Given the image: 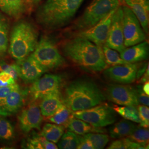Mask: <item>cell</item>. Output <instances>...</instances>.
<instances>
[{"label": "cell", "mask_w": 149, "mask_h": 149, "mask_svg": "<svg viewBox=\"0 0 149 149\" xmlns=\"http://www.w3.org/2000/svg\"><path fill=\"white\" fill-rule=\"evenodd\" d=\"M72 116V111L64 103L54 114L48 117V120L54 124L66 126Z\"/></svg>", "instance_id": "cell-24"}, {"label": "cell", "mask_w": 149, "mask_h": 149, "mask_svg": "<svg viewBox=\"0 0 149 149\" xmlns=\"http://www.w3.org/2000/svg\"><path fill=\"white\" fill-rule=\"evenodd\" d=\"M18 75L27 83H33L39 79L47 70L29 55L25 59L17 61Z\"/></svg>", "instance_id": "cell-15"}, {"label": "cell", "mask_w": 149, "mask_h": 149, "mask_svg": "<svg viewBox=\"0 0 149 149\" xmlns=\"http://www.w3.org/2000/svg\"><path fill=\"white\" fill-rule=\"evenodd\" d=\"M139 117L140 125L143 128H148L149 126V109L148 106L138 105Z\"/></svg>", "instance_id": "cell-33"}, {"label": "cell", "mask_w": 149, "mask_h": 149, "mask_svg": "<svg viewBox=\"0 0 149 149\" xmlns=\"http://www.w3.org/2000/svg\"><path fill=\"white\" fill-rule=\"evenodd\" d=\"M18 119L22 131L28 133L33 129H40L43 116L40 108L36 104L32 103L22 111Z\"/></svg>", "instance_id": "cell-14"}, {"label": "cell", "mask_w": 149, "mask_h": 149, "mask_svg": "<svg viewBox=\"0 0 149 149\" xmlns=\"http://www.w3.org/2000/svg\"><path fill=\"white\" fill-rule=\"evenodd\" d=\"M8 45V27L3 18L0 16V53H5Z\"/></svg>", "instance_id": "cell-32"}, {"label": "cell", "mask_w": 149, "mask_h": 149, "mask_svg": "<svg viewBox=\"0 0 149 149\" xmlns=\"http://www.w3.org/2000/svg\"><path fill=\"white\" fill-rule=\"evenodd\" d=\"M84 0H47L37 12L39 24L48 29L63 27L71 20Z\"/></svg>", "instance_id": "cell-3"}, {"label": "cell", "mask_w": 149, "mask_h": 149, "mask_svg": "<svg viewBox=\"0 0 149 149\" xmlns=\"http://www.w3.org/2000/svg\"><path fill=\"white\" fill-rule=\"evenodd\" d=\"M31 55L47 71L57 69L65 63L56 44L47 37L40 39Z\"/></svg>", "instance_id": "cell-6"}, {"label": "cell", "mask_w": 149, "mask_h": 149, "mask_svg": "<svg viewBox=\"0 0 149 149\" xmlns=\"http://www.w3.org/2000/svg\"><path fill=\"white\" fill-rule=\"evenodd\" d=\"M108 100L123 106L136 107L139 104L136 89L129 86L110 85L107 88Z\"/></svg>", "instance_id": "cell-10"}, {"label": "cell", "mask_w": 149, "mask_h": 149, "mask_svg": "<svg viewBox=\"0 0 149 149\" xmlns=\"http://www.w3.org/2000/svg\"><path fill=\"white\" fill-rule=\"evenodd\" d=\"M128 139L140 144L146 149H149V131L148 128H136L132 133L127 136Z\"/></svg>", "instance_id": "cell-27"}, {"label": "cell", "mask_w": 149, "mask_h": 149, "mask_svg": "<svg viewBox=\"0 0 149 149\" xmlns=\"http://www.w3.org/2000/svg\"><path fill=\"white\" fill-rule=\"evenodd\" d=\"M149 65L147 67V69L146 70V71H145V72L144 73V74L142 75V76L141 77V78L140 79V80L139 81L140 83L141 84H143L145 83V82L149 81Z\"/></svg>", "instance_id": "cell-41"}, {"label": "cell", "mask_w": 149, "mask_h": 149, "mask_svg": "<svg viewBox=\"0 0 149 149\" xmlns=\"http://www.w3.org/2000/svg\"><path fill=\"white\" fill-rule=\"evenodd\" d=\"M136 128L137 126L134 123L124 119L116 123L110 128V136L112 138H122L129 136Z\"/></svg>", "instance_id": "cell-22"}, {"label": "cell", "mask_w": 149, "mask_h": 149, "mask_svg": "<svg viewBox=\"0 0 149 149\" xmlns=\"http://www.w3.org/2000/svg\"><path fill=\"white\" fill-rule=\"evenodd\" d=\"M129 48H125L120 53V57L128 63H135L143 61L149 56V43L144 41Z\"/></svg>", "instance_id": "cell-18"}, {"label": "cell", "mask_w": 149, "mask_h": 149, "mask_svg": "<svg viewBox=\"0 0 149 149\" xmlns=\"http://www.w3.org/2000/svg\"><path fill=\"white\" fill-rule=\"evenodd\" d=\"M106 100V97L93 81L79 79L66 88L64 103L74 112L96 106Z\"/></svg>", "instance_id": "cell-2"}, {"label": "cell", "mask_w": 149, "mask_h": 149, "mask_svg": "<svg viewBox=\"0 0 149 149\" xmlns=\"http://www.w3.org/2000/svg\"><path fill=\"white\" fill-rule=\"evenodd\" d=\"M122 8L125 46L129 47L144 42L146 39V35L138 18L127 6Z\"/></svg>", "instance_id": "cell-8"}, {"label": "cell", "mask_w": 149, "mask_h": 149, "mask_svg": "<svg viewBox=\"0 0 149 149\" xmlns=\"http://www.w3.org/2000/svg\"><path fill=\"white\" fill-rule=\"evenodd\" d=\"M104 45L120 53L127 48L124 43L122 6H119L113 13L108 37Z\"/></svg>", "instance_id": "cell-9"}, {"label": "cell", "mask_w": 149, "mask_h": 149, "mask_svg": "<svg viewBox=\"0 0 149 149\" xmlns=\"http://www.w3.org/2000/svg\"><path fill=\"white\" fill-rule=\"evenodd\" d=\"M64 55L81 68L93 72L103 71L108 66L102 48L77 36L62 44Z\"/></svg>", "instance_id": "cell-1"}, {"label": "cell", "mask_w": 149, "mask_h": 149, "mask_svg": "<svg viewBox=\"0 0 149 149\" xmlns=\"http://www.w3.org/2000/svg\"><path fill=\"white\" fill-rule=\"evenodd\" d=\"M61 77L55 74H46L33 82L29 93L34 100L42 99L44 96L60 91Z\"/></svg>", "instance_id": "cell-12"}, {"label": "cell", "mask_w": 149, "mask_h": 149, "mask_svg": "<svg viewBox=\"0 0 149 149\" xmlns=\"http://www.w3.org/2000/svg\"><path fill=\"white\" fill-rule=\"evenodd\" d=\"M148 65H149V64H145L143 65L141 67H140V68L138 67V70H137V72H136V79H140L142 76V75L144 74Z\"/></svg>", "instance_id": "cell-40"}, {"label": "cell", "mask_w": 149, "mask_h": 149, "mask_svg": "<svg viewBox=\"0 0 149 149\" xmlns=\"http://www.w3.org/2000/svg\"><path fill=\"white\" fill-rule=\"evenodd\" d=\"M64 103L60 91L44 96L40 104L42 116L47 118L52 116Z\"/></svg>", "instance_id": "cell-19"}, {"label": "cell", "mask_w": 149, "mask_h": 149, "mask_svg": "<svg viewBox=\"0 0 149 149\" xmlns=\"http://www.w3.org/2000/svg\"><path fill=\"white\" fill-rule=\"evenodd\" d=\"M119 5V0H93L75 22L74 29L82 31L93 26Z\"/></svg>", "instance_id": "cell-5"}, {"label": "cell", "mask_w": 149, "mask_h": 149, "mask_svg": "<svg viewBox=\"0 0 149 149\" xmlns=\"http://www.w3.org/2000/svg\"><path fill=\"white\" fill-rule=\"evenodd\" d=\"M113 109L125 119L135 123L140 122L138 111L136 107L132 106H114Z\"/></svg>", "instance_id": "cell-29"}, {"label": "cell", "mask_w": 149, "mask_h": 149, "mask_svg": "<svg viewBox=\"0 0 149 149\" xmlns=\"http://www.w3.org/2000/svg\"><path fill=\"white\" fill-rule=\"evenodd\" d=\"M79 144L77 149H93V146L91 144L90 141L86 138L84 135H78Z\"/></svg>", "instance_id": "cell-37"}, {"label": "cell", "mask_w": 149, "mask_h": 149, "mask_svg": "<svg viewBox=\"0 0 149 149\" xmlns=\"http://www.w3.org/2000/svg\"><path fill=\"white\" fill-rule=\"evenodd\" d=\"M27 149H58V146L40 135H34L28 139L26 145Z\"/></svg>", "instance_id": "cell-25"}, {"label": "cell", "mask_w": 149, "mask_h": 149, "mask_svg": "<svg viewBox=\"0 0 149 149\" xmlns=\"http://www.w3.org/2000/svg\"><path fill=\"white\" fill-rule=\"evenodd\" d=\"M63 125L56 124L47 123L43 127L40 135L49 141L53 143H58L60 139L64 132Z\"/></svg>", "instance_id": "cell-23"}, {"label": "cell", "mask_w": 149, "mask_h": 149, "mask_svg": "<svg viewBox=\"0 0 149 149\" xmlns=\"http://www.w3.org/2000/svg\"><path fill=\"white\" fill-rule=\"evenodd\" d=\"M42 0H25V2L31 5H37Z\"/></svg>", "instance_id": "cell-43"}, {"label": "cell", "mask_w": 149, "mask_h": 149, "mask_svg": "<svg viewBox=\"0 0 149 149\" xmlns=\"http://www.w3.org/2000/svg\"><path fill=\"white\" fill-rule=\"evenodd\" d=\"M119 2H120H120H123L124 0H119Z\"/></svg>", "instance_id": "cell-44"}, {"label": "cell", "mask_w": 149, "mask_h": 149, "mask_svg": "<svg viewBox=\"0 0 149 149\" xmlns=\"http://www.w3.org/2000/svg\"><path fill=\"white\" fill-rule=\"evenodd\" d=\"M18 85L15 84L11 85L0 87V116H3V108L6 98L12 91L16 88Z\"/></svg>", "instance_id": "cell-34"}, {"label": "cell", "mask_w": 149, "mask_h": 149, "mask_svg": "<svg viewBox=\"0 0 149 149\" xmlns=\"http://www.w3.org/2000/svg\"><path fill=\"white\" fill-rule=\"evenodd\" d=\"M124 141L125 142L127 149H146L143 145L135 143L129 139L125 138Z\"/></svg>", "instance_id": "cell-39"}, {"label": "cell", "mask_w": 149, "mask_h": 149, "mask_svg": "<svg viewBox=\"0 0 149 149\" xmlns=\"http://www.w3.org/2000/svg\"><path fill=\"white\" fill-rule=\"evenodd\" d=\"M83 135L90 141L94 149L104 148L109 140L107 135L101 133H90Z\"/></svg>", "instance_id": "cell-30"}, {"label": "cell", "mask_w": 149, "mask_h": 149, "mask_svg": "<svg viewBox=\"0 0 149 149\" xmlns=\"http://www.w3.org/2000/svg\"><path fill=\"white\" fill-rule=\"evenodd\" d=\"M73 117L81 119L95 127L103 128L114 124L116 112L106 103H101L88 109L72 113Z\"/></svg>", "instance_id": "cell-7"}, {"label": "cell", "mask_w": 149, "mask_h": 149, "mask_svg": "<svg viewBox=\"0 0 149 149\" xmlns=\"http://www.w3.org/2000/svg\"><path fill=\"white\" fill-rule=\"evenodd\" d=\"M15 137L14 128L8 120L0 117V139L11 140Z\"/></svg>", "instance_id": "cell-31"}, {"label": "cell", "mask_w": 149, "mask_h": 149, "mask_svg": "<svg viewBox=\"0 0 149 149\" xmlns=\"http://www.w3.org/2000/svg\"><path fill=\"white\" fill-rule=\"evenodd\" d=\"M123 2L136 16L144 32L148 33L149 0H124Z\"/></svg>", "instance_id": "cell-16"}, {"label": "cell", "mask_w": 149, "mask_h": 149, "mask_svg": "<svg viewBox=\"0 0 149 149\" xmlns=\"http://www.w3.org/2000/svg\"><path fill=\"white\" fill-rule=\"evenodd\" d=\"M136 91L139 103L142 104V105L149 107V95H147L143 91L142 86H138L136 88Z\"/></svg>", "instance_id": "cell-36"}, {"label": "cell", "mask_w": 149, "mask_h": 149, "mask_svg": "<svg viewBox=\"0 0 149 149\" xmlns=\"http://www.w3.org/2000/svg\"><path fill=\"white\" fill-rule=\"evenodd\" d=\"M38 33L31 23L21 21L13 28L10 42V53L17 61L25 59L37 45Z\"/></svg>", "instance_id": "cell-4"}, {"label": "cell", "mask_w": 149, "mask_h": 149, "mask_svg": "<svg viewBox=\"0 0 149 149\" xmlns=\"http://www.w3.org/2000/svg\"><path fill=\"white\" fill-rule=\"evenodd\" d=\"M26 95V91L19 86L12 91L6 98L3 117L13 115L18 112L23 105Z\"/></svg>", "instance_id": "cell-17"}, {"label": "cell", "mask_w": 149, "mask_h": 149, "mask_svg": "<svg viewBox=\"0 0 149 149\" xmlns=\"http://www.w3.org/2000/svg\"><path fill=\"white\" fill-rule=\"evenodd\" d=\"M142 88L143 90L144 91V92L147 95H149V81H146L145 82L144 85L142 86Z\"/></svg>", "instance_id": "cell-42"}, {"label": "cell", "mask_w": 149, "mask_h": 149, "mask_svg": "<svg viewBox=\"0 0 149 149\" xmlns=\"http://www.w3.org/2000/svg\"><path fill=\"white\" fill-rule=\"evenodd\" d=\"M108 149H127L124 139H119L113 141L108 148Z\"/></svg>", "instance_id": "cell-38"}, {"label": "cell", "mask_w": 149, "mask_h": 149, "mask_svg": "<svg viewBox=\"0 0 149 149\" xmlns=\"http://www.w3.org/2000/svg\"><path fill=\"white\" fill-rule=\"evenodd\" d=\"M66 126L70 131L79 135H83L90 133H103L105 132V130L102 128L95 127L90 124L73 116L70 119Z\"/></svg>", "instance_id": "cell-20"}, {"label": "cell", "mask_w": 149, "mask_h": 149, "mask_svg": "<svg viewBox=\"0 0 149 149\" xmlns=\"http://www.w3.org/2000/svg\"><path fill=\"white\" fill-rule=\"evenodd\" d=\"M0 72H6L11 74L15 80L19 77L18 70L17 64H8L0 61Z\"/></svg>", "instance_id": "cell-35"}, {"label": "cell", "mask_w": 149, "mask_h": 149, "mask_svg": "<svg viewBox=\"0 0 149 149\" xmlns=\"http://www.w3.org/2000/svg\"><path fill=\"white\" fill-rule=\"evenodd\" d=\"M58 142V148L59 149H77L79 144L78 135L70 130L68 131L63 134Z\"/></svg>", "instance_id": "cell-26"}, {"label": "cell", "mask_w": 149, "mask_h": 149, "mask_svg": "<svg viewBox=\"0 0 149 149\" xmlns=\"http://www.w3.org/2000/svg\"><path fill=\"white\" fill-rule=\"evenodd\" d=\"M0 10L8 16L18 18L25 12V0H0Z\"/></svg>", "instance_id": "cell-21"}, {"label": "cell", "mask_w": 149, "mask_h": 149, "mask_svg": "<svg viewBox=\"0 0 149 149\" xmlns=\"http://www.w3.org/2000/svg\"><path fill=\"white\" fill-rule=\"evenodd\" d=\"M138 68V65L136 64L118 65L106 68L103 74L106 77L112 81L123 84H129L136 79Z\"/></svg>", "instance_id": "cell-13"}, {"label": "cell", "mask_w": 149, "mask_h": 149, "mask_svg": "<svg viewBox=\"0 0 149 149\" xmlns=\"http://www.w3.org/2000/svg\"><path fill=\"white\" fill-rule=\"evenodd\" d=\"M102 50L104 54L105 61L107 65L115 66L118 65L128 64L120 57L117 52L114 49L109 48L106 45L102 47Z\"/></svg>", "instance_id": "cell-28"}, {"label": "cell", "mask_w": 149, "mask_h": 149, "mask_svg": "<svg viewBox=\"0 0 149 149\" xmlns=\"http://www.w3.org/2000/svg\"><path fill=\"white\" fill-rule=\"evenodd\" d=\"M116 10L111 11L93 26L81 31L78 36L85 38L97 45L102 47L105 45L111 24L112 17Z\"/></svg>", "instance_id": "cell-11"}]
</instances>
